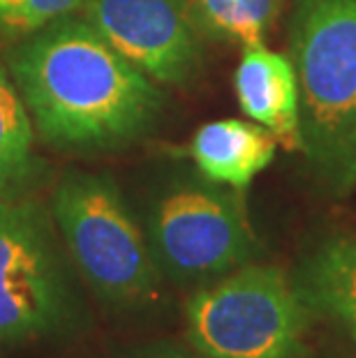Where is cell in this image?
Returning a JSON list of instances; mask_svg holds the SVG:
<instances>
[{"mask_svg":"<svg viewBox=\"0 0 356 358\" xmlns=\"http://www.w3.org/2000/svg\"><path fill=\"white\" fill-rule=\"evenodd\" d=\"M10 77L49 143L74 150L139 139L162 109L155 81L83 19L63 17L7 53Z\"/></svg>","mask_w":356,"mask_h":358,"instance_id":"cell-1","label":"cell"},{"mask_svg":"<svg viewBox=\"0 0 356 358\" xmlns=\"http://www.w3.org/2000/svg\"><path fill=\"white\" fill-rule=\"evenodd\" d=\"M290 60L299 86V146L333 194L356 185V0H297Z\"/></svg>","mask_w":356,"mask_h":358,"instance_id":"cell-2","label":"cell"},{"mask_svg":"<svg viewBox=\"0 0 356 358\" xmlns=\"http://www.w3.org/2000/svg\"><path fill=\"white\" fill-rule=\"evenodd\" d=\"M54 220L74 268L109 310H141L162 292L148 238L109 176L67 173L54 192Z\"/></svg>","mask_w":356,"mask_h":358,"instance_id":"cell-3","label":"cell"},{"mask_svg":"<svg viewBox=\"0 0 356 358\" xmlns=\"http://www.w3.org/2000/svg\"><path fill=\"white\" fill-rule=\"evenodd\" d=\"M86 310L42 206L0 201V347L77 335Z\"/></svg>","mask_w":356,"mask_h":358,"instance_id":"cell-4","label":"cell"},{"mask_svg":"<svg viewBox=\"0 0 356 358\" xmlns=\"http://www.w3.org/2000/svg\"><path fill=\"white\" fill-rule=\"evenodd\" d=\"M185 319L204 358H297L306 306L280 268L245 264L197 289Z\"/></svg>","mask_w":356,"mask_h":358,"instance_id":"cell-5","label":"cell"},{"mask_svg":"<svg viewBox=\"0 0 356 358\" xmlns=\"http://www.w3.org/2000/svg\"><path fill=\"white\" fill-rule=\"evenodd\" d=\"M148 245L164 278L199 289L245 266L257 243L238 194L211 180H187L155 201Z\"/></svg>","mask_w":356,"mask_h":358,"instance_id":"cell-6","label":"cell"},{"mask_svg":"<svg viewBox=\"0 0 356 358\" xmlns=\"http://www.w3.org/2000/svg\"><path fill=\"white\" fill-rule=\"evenodd\" d=\"M81 12L155 83H185L201 63V33L187 0H83Z\"/></svg>","mask_w":356,"mask_h":358,"instance_id":"cell-7","label":"cell"},{"mask_svg":"<svg viewBox=\"0 0 356 358\" xmlns=\"http://www.w3.org/2000/svg\"><path fill=\"white\" fill-rule=\"evenodd\" d=\"M234 88L245 116L287 143H299V86L290 58L264 42L243 44Z\"/></svg>","mask_w":356,"mask_h":358,"instance_id":"cell-8","label":"cell"},{"mask_svg":"<svg viewBox=\"0 0 356 358\" xmlns=\"http://www.w3.org/2000/svg\"><path fill=\"white\" fill-rule=\"evenodd\" d=\"M278 136L259 123L248 120H215L199 127L190 153L206 180L234 189L248 187L276 155Z\"/></svg>","mask_w":356,"mask_h":358,"instance_id":"cell-9","label":"cell"},{"mask_svg":"<svg viewBox=\"0 0 356 358\" xmlns=\"http://www.w3.org/2000/svg\"><path fill=\"white\" fill-rule=\"evenodd\" d=\"M297 294L303 306L336 322L356 342V243H324L301 264Z\"/></svg>","mask_w":356,"mask_h":358,"instance_id":"cell-10","label":"cell"},{"mask_svg":"<svg viewBox=\"0 0 356 358\" xmlns=\"http://www.w3.org/2000/svg\"><path fill=\"white\" fill-rule=\"evenodd\" d=\"M33 123L17 86L0 65V201L19 199L37 173Z\"/></svg>","mask_w":356,"mask_h":358,"instance_id":"cell-11","label":"cell"},{"mask_svg":"<svg viewBox=\"0 0 356 358\" xmlns=\"http://www.w3.org/2000/svg\"><path fill=\"white\" fill-rule=\"evenodd\" d=\"M201 35L227 42H262L278 14V0H187Z\"/></svg>","mask_w":356,"mask_h":358,"instance_id":"cell-12","label":"cell"},{"mask_svg":"<svg viewBox=\"0 0 356 358\" xmlns=\"http://www.w3.org/2000/svg\"><path fill=\"white\" fill-rule=\"evenodd\" d=\"M83 0H0V28L37 33L54 21L81 10Z\"/></svg>","mask_w":356,"mask_h":358,"instance_id":"cell-13","label":"cell"},{"mask_svg":"<svg viewBox=\"0 0 356 358\" xmlns=\"http://www.w3.org/2000/svg\"><path fill=\"white\" fill-rule=\"evenodd\" d=\"M127 358H194V356H187L178 349H171V347H155V349H146V352H139V354H132Z\"/></svg>","mask_w":356,"mask_h":358,"instance_id":"cell-14","label":"cell"}]
</instances>
